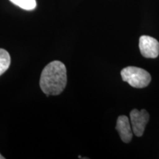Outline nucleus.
<instances>
[{"mask_svg": "<svg viewBox=\"0 0 159 159\" xmlns=\"http://www.w3.org/2000/svg\"><path fill=\"white\" fill-rule=\"evenodd\" d=\"M139 49L147 58H156L159 55V42L149 35H142L139 39Z\"/></svg>", "mask_w": 159, "mask_h": 159, "instance_id": "20e7f679", "label": "nucleus"}, {"mask_svg": "<svg viewBox=\"0 0 159 159\" xmlns=\"http://www.w3.org/2000/svg\"><path fill=\"white\" fill-rule=\"evenodd\" d=\"M66 83V68L58 61H54L46 66L40 77V87L47 96L61 94L64 90Z\"/></svg>", "mask_w": 159, "mask_h": 159, "instance_id": "f257e3e1", "label": "nucleus"}, {"mask_svg": "<svg viewBox=\"0 0 159 159\" xmlns=\"http://www.w3.org/2000/svg\"><path fill=\"white\" fill-rule=\"evenodd\" d=\"M130 117L131 127H132L134 134L136 136H142L144 132L145 127L150 119V115L148 112L144 109L142 111L134 109L131 111Z\"/></svg>", "mask_w": 159, "mask_h": 159, "instance_id": "7ed1b4c3", "label": "nucleus"}, {"mask_svg": "<svg viewBox=\"0 0 159 159\" xmlns=\"http://www.w3.org/2000/svg\"><path fill=\"white\" fill-rule=\"evenodd\" d=\"M11 65V56L5 49H0V76L4 74Z\"/></svg>", "mask_w": 159, "mask_h": 159, "instance_id": "423d86ee", "label": "nucleus"}, {"mask_svg": "<svg viewBox=\"0 0 159 159\" xmlns=\"http://www.w3.org/2000/svg\"><path fill=\"white\" fill-rule=\"evenodd\" d=\"M10 2L25 11H33L36 7L35 0H10Z\"/></svg>", "mask_w": 159, "mask_h": 159, "instance_id": "0eeeda50", "label": "nucleus"}, {"mask_svg": "<svg viewBox=\"0 0 159 159\" xmlns=\"http://www.w3.org/2000/svg\"><path fill=\"white\" fill-rule=\"evenodd\" d=\"M116 130L118 131L119 136L122 142L129 143L133 138V129L130 124L128 116H119L116 122Z\"/></svg>", "mask_w": 159, "mask_h": 159, "instance_id": "39448f33", "label": "nucleus"}, {"mask_svg": "<svg viewBox=\"0 0 159 159\" xmlns=\"http://www.w3.org/2000/svg\"><path fill=\"white\" fill-rule=\"evenodd\" d=\"M0 159H5V157H3L1 154H0Z\"/></svg>", "mask_w": 159, "mask_h": 159, "instance_id": "6e6552de", "label": "nucleus"}, {"mask_svg": "<svg viewBox=\"0 0 159 159\" xmlns=\"http://www.w3.org/2000/svg\"><path fill=\"white\" fill-rule=\"evenodd\" d=\"M121 76L123 81L137 89L147 87L151 81V76L148 71L136 66L125 67L121 71Z\"/></svg>", "mask_w": 159, "mask_h": 159, "instance_id": "f03ea898", "label": "nucleus"}]
</instances>
